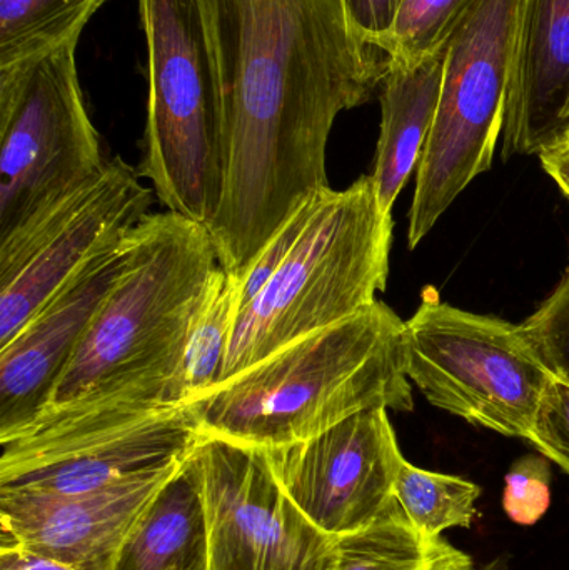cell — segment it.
Here are the masks:
<instances>
[{
	"mask_svg": "<svg viewBox=\"0 0 569 570\" xmlns=\"http://www.w3.org/2000/svg\"><path fill=\"white\" fill-rule=\"evenodd\" d=\"M226 139L209 230L243 276L311 197L330 189L326 147L343 110L367 102L387 57L361 39L344 0H204Z\"/></svg>",
	"mask_w": 569,
	"mask_h": 570,
	"instance_id": "6da1fadb",
	"label": "cell"
},
{
	"mask_svg": "<svg viewBox=\"0 0 569 570\" xmlns=\"http://www.w3.org/2000/svg\"><path fill=\"white\" fill-rule=\"evenodd\" d=\"M404 328L376 301L286 345L193 402L204 434L284 448L371 409L413 411Z\"/></svg>",
	"mask_w": 569,
	"mask_h": 570,
	"instance_id": "7a4b0ae2",
	"label": "cell"
},
{
	"mask_svg": "<svg viewBox=\"0 0 569 570\" xmlns=\"http://www.w3.org/2000/svg\"><path fill=\"white\" fill-rule=\"evenodd\" d=\"M217 269L206 227L169 210L150 214L43 412L114 401L166 404Z\"/></svg>",
	"mask_w": 569,
	"mask_h": 570,
	"instance_id": "3957f363",
	"label": "cell"
},
{
	"mask_svg": "<svg viewBox=\"0 0 569 570\" xmlns=\"http://www.w3.org/2000/svg\"><path fill=\"white\" fill-rule=\"evenodd\" d=\"M393 226L371 176L321 193L283 266L239 308L219 384L374 304L386 288Z\"/></svg>",
	"mask_w": 569,
	"mask_h": 570,
	"instance_id": "277c9868",
	"label": "cell"
},
{
	"mask_svg": "<svg viewBox=\"0 0 569 570\" xmlns=\"http://www.w3.org/2000/svg\"><path fill=\"white\" fill-rule=\"evenodd\" d=\"M147 46V122L137 174L169 213L207 227L226 180L216 53L204 0H137Z\"/></svg>",
	"mask_w": 569,
	"mask_h": 570,
	"instance_id": "5b68a950",
	"label": "cell"
},
{
	"mask_svg": "<svg viewBox=\"0 0 569 570\" xmlns=\"http://www.w3.org/2000/svg\"><path fill=\"white\" fill-rule=\"evenodd\" d=\"M204 435L193 404L114 401L43 412L0 442V491H100L184 464Z\"/></svg>",
	"mask_w": 569,
	"mask_h": 570,
	"instance_id": "8992f818",
	"label": "cell"
},
{
	"mask_svg": "<svg viewBox=\"0 0 569 570\" xmlns=\"http://www.w3.org/2000/svg\"><path fill=\"white\" fill-rule=\"evenodd\" d=\"M520 0H471L444 43L440 102L418 164L410 246L490 170L501 137Z\"/></svg>",
	"mask_w": 569,
	"mask_h": 570,
	"instance_id": "52a82bcc",
	"label": "cell"
},
{
	"mask_svg": "<svg viewBox=\"0 0 569 570\" xmlns=\"http://www.w3.org/2000/svg\"><path fill=\"white\" fill-rule=\"evenodd\" d=\"M79 40L0 72V240L106 166L77 73Z\"/></svg>",
	"mask_w": 569,
	"mask_h": 570,
	"instance_id": "ba28073f",
	"label": "cell"
},
{
	"mask_svg": "<svg viewBox=\"0 0 569 570\" xmlns=\"http://www.w3.org/2000/svg\"><path fill=\"white\" fill-rule=\"evenodd\" d=\"M406 374L450 414L508 438H530L553 375L520 325L424 294L406 322Z\"/></svg>",
	"mask_w": 569,
	"mask_h": 570,
	"instance_id": "9c48e42d",
	"label": "cell"
},
{
	"mask_svg": "<svg viewBox=\"0 0 569 570\" xmlns=\"http://www.w3.org/2000/svg\"><path fill=\"white\" fill-rule=\"evenodd\" d=\"M153 193L120 157L99 176L0 240V348L86 264L150 216Z\"/></svg>",
	"mask_w": 569,
	"mask_h": 570,
	"instance_id": "30bf717a",
	"label": "cell"
},
{
	"mask_svg": "<svg viewBox=\"0 0 569 570\" xmlns=\"http://www.w3.org/2000/svg\"><path fill=\"white\" fill-rule=\"evenodd\" d=\"M194 461L210 570H336L340 538L317 528L284 491L266 449L204 435Z\"/></svg>",
	"mask_w": 569,
	"mask_h": 570,
	"instance_id": "8fae6325",
	"label": "cell"
},
{
	"mask_svg": "<svg viewBox=\"0 0 569 570\" xmlns=\"http://www.w3.org/2000/svg\"><path fill=\"white\" fill-rule=\"evenodd\" d=\"M301 511L334 538L356 534L400 509L394 484L404 458L387 409H371L310 441L266 449Z\"/></svg>",
	"mask_w": 569,
	"mask_h": 570,
	"instance_id": "7c38bea8",
	"label": "cell"
},
{
	"mask_svg": "<svg viewBox=\"0 0 569 570\" xmlns=\"http://www.w3.org/2000/svg\"><path fill=\"white\" fill-rule=\"evenodd\" d=\"M136 230L86 264L0 348V442L46 411L100 305L126 271Z\"/></svg>",
	"mask_w": 569,
	"mask_h": 570,
	"instance_id": "4fadbf2b",
	"label": "cell"
},
{
	"mask_svg": "<svg viewBox=\"0 0 569 570\" xmlns=\"http://www.w3.org/2000/svg\"><path fill=\"white\" fill-rule=\"evenodd\" d=\"M183 465L86 494L0 491V548L17 546L76 570H110L144 509Z\"/></svg>",
	"mask_w": 569,
	"mask_h": 570,
	"instance_id": "5bb4252c",
	"label": "cell"
},
{
	"mask_svg": "<svg viewBox=\"0 0 569 570\" xmlns=\"http://www.w3.org/2000/svg\"><path fill=\"white\" fill-rule=\"evenodd\" d=\"M569 134V0H520L504 107V159Z\"/></svg>",
	"mask_w": 569,
	"mask_h": 570,
	"instance_id": "9a60e30c",
	"label": "cell"
},
{
	"mask_svg": "<svg viewBox=\"0 0 569 570\" xmlns=\"http://www.w3.org/2000/svg\"><path fill=\"white\" fill-rule=\"evenodd\" d=\"M444 57L443 46L414 66L387 60L381 83V134L371 176L386 214H391L404 184L418 169L430 139L443 83Z\"/></svg>",
	"mask_w": 569,
	"mask_h": 570,
	"instance_id": "2e32d148",
	"label": "cell"
},
{
	"mask_svg": "<svg viewBox=\"0 0 569 570\" xmlns=\"http://www.w3.org/2000/svg\"><path fill=\"white\" fill-rule=\"evenodd\" d=\"M110 570H210L206 501L194 454L144 509Z\"/></svg>",
	"mask_w": 569,
	"mask_h": 570,
	"instance_id": "e0dca14e",
	"label": "cell"
},
{
	"mask_svg": "<svg viewBox=\"0 0 569 570\" xmlns=\"http://www.w3.org/2000/svg\"><path fill=\"white\" fill-rule=\"evenodd\" d=\"M241 292L239 274L219 266L194 322L183 362L167 385L166 404H193L219 384L239 314Z\"/></svg>",
	"mask_w": 569,
	"mask_h": 570,
	"instance_id": "ac0fdd59",
	"label": "cell"
},
{
	"mask_svg": "<svg viewBox=\"0 0 569 570\" xmlns=\"http://www.w3.org/2000/svg\"><path fill=\"white\" fill-rule=\"evenodd\" d=\"M336 570H474V564L441 535H421L398 509L377 524L340 538Z\"/></svg>",
	"mask_w": 569,
	"mask_h": 570,
	"instance_id": "d6986e66",
	"label": "cell"
},
{
	"mask_svg": "<svg viewBox=\"0 0 569 570\" xmlns=\"http://www.w3.org/2000/svg\"><path fill=\"white\" fill-rule=\"evenodd\" d=\"M107 0H0V72L77 39Z\"/></svg>",
	"mask_w": 569,
	"mask_h": 570,
	"instance_id": "ffe728a7",
	"label": "cell"
},
{
	"mask_svg": "<svg viewBox=\"0 0 569 570\" xmlns=\"http://www.w3.org/2000/svg\"><path fill=\"white\" fill-rule=\"evenodd\" d=\"M481 489L473 482L423 471L404 459L394 484V498L411 528L426 538H440L451 528H470Z\"/></svg>",
	"mask_w": 569,
	"mask_h": 570,
	"instance_id": "44dd1931",
	"label": "cell"
},
{
	"mask_svg": "<svg viewBox=\"0 0 569 570\" xmlns=\"http://www.w3.org/2000/svg\"><path fill=\"white\" fill-rule=\"evenodd\" d=\"M471 0H404L396 22L376 43L391 63L414 66L444 46Z\"/></svg>",
	"mask_w": 569,
	"mask_h": 570,
	"instance_id": "7402d4cb",
	"label": "cell"
},
{
	"mask_svg": "<svg viewBox=\"0 0 569 570\" xmlns=\"http://www.w3.org/2000/svg\"><path fill=\"white\" fill-rule=\"evenodd\" d=\"M520 327L551 375L569 384V267L553 294Z\"/></svg>",
	"mask_w": 569,
	"mask_h": 570,
	"instance_id": "603a6c76",
	"label": "cell"
},
{
	"mask_svg": "<svg viewBox=\"0 0 569 570\" xmlns=\"http://www.w3.org/2000/svg\"><path fill=\"white\" fill-rule=\"evenodd\" d=\"M550 459L524 455L507 474L503 508L508 518L520 525H533L547 514L551 502Z\"/></svg>",
	"mask_w": 569,
	"mask_h": 570,
	"instance_id": "cb8c5ba5",
	"label": "cell"
},
{
	"mask_svg": "<svg viewBox=\"0 0 569 570\" xmlns=\"http://www.w3.org/2000/svg\"><path fill=\"white\" fill-rule=\"evenodd\" d=\"M320 194L311 197L303 206L294 210L293 216L274 234L273 239L266 244V247L261 250L259 256L254 259V263L247 267L246 273L241 276V291H243L241 292V307L247 304V302L253 301L263 291L264 285L269 283L271 277L277 273V269L283 266L284 261L287 259L291 250L294 249L297 240L303 236L307 224H310L314 209H316Z\"/></svg>",
	"mask_w": 569,
	"mask_h": 570,
	"instance_id": "d4e9b609",
	"label": "cell"
},
{
	"mask_svg": "<svg viewBox=\"0 0 569 570\" xmlns=\"http://www.w3.org/2000/svg\"><path fill=\"white\" fill-rule=\"evenodd\" d=\"M528 441L569 474V384L553 379Z\"/></svg>",
	"mask_w": 569,
	"mask_h": 570,
	"instance_id": "484cf974",
	"label": "cell"
},
{
	"mask_svg": "<svg viewBox=\"0 0 569 570\" xmlns=\"http://www.w3.org/2000/svg\"><path fill=\"white\" fill-rule=\"evenodd\" d=\"M354 29L370 46L390 33L404 0H344Z\"/></svg>",
	"mask_w": 569,
	"mask_h": 570,
	"instance_id": "4316f807",
	"label": "cell"
},
{
	"mask_svg": "<svg viewBox=\"0 0 569 570\" xmlns=\"http://www.w3.org/2000/svg\"><path fill=\"white\" fill-rule=\"evenodd\" d=\"M0 570H76L17 546L0 548Z\"/></svg>",
	"mask_w": 569,
	"mask_h": 570,
	"instance_id": "83f0119b",
	"label": "cell"
},
{
	"mask_svg": "<svg viewBox=\"0 0 569 570\" xmlns=\"http://www.w3.org/2000/svg\"><path fill=\"white\" fill-rule=\"evenodd\" d=\"M541 166L569 199V136L540 154Z\"/></svg>",
	"mask_w": 569,
	"mask_h": 570,
	"instance_id": "f1b7e54d",
	"label": "cell"
},
{
	"mask_svg": "<svg viewBox=\"0 0 569 570\" xmlns=\"http://www.w3.org/2000/svg\"><path fill=\"white\" fill-rule=\"evenodd\" d=\"M478 570H510V568H508L507 559L498 558L491 561L490 564H484L483 568Z\"/></svg>",
	"mask_w": 569,
	"mask_h": 570,
	"instance_id": "f546056e",
	"label": "cell"
},
{
	"mask_svg": "<svg viewBox=\"0 0 569 570\" xmlns=\"http://www.w3.org/2000/svg\"><path fill=\"white\" fill-rule=\"evenodd\" d=\"M568 136H569V134H568Z\"/></svg>",
	"mask_w": 569,
	"mask_h": 570,
	"instance_id": "4dcf8cb0",
	"label": "cell"
}]
</instances>
